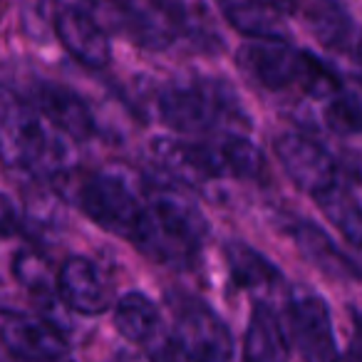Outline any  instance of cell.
I'll return each instance as SVG.
<instances>
[{"label": "cell", "instance_id": "1", "mask_svg": "<svg viewBox=\"0 0 362 362\" xmlns=\"http://www.w3.org/2000/svg\"><path fill=\"white\" fill-rule=\"evenodd\" d=\"M209 221L202 209L174 187L149 189L132 243L151 261L171 268H189L202 253Z\"/></svg>", "mask_w": 362, "mask_h": 362}, {"label": "cell", "instance_id": "2", "mask_svg": "<svg viewBox=\"0 0 362 362\" xmlns=\"http://www.w3.org/2000/svg\"><path fill=\"white\" fill-rule=\"evenodd\" d=\"M241 72L268 92L298 90L315 100H325L342 82L327 65L308 50L293 47L286 40H253L236 52Z\"/></svg>", "mask_w": 362, "mask_h": 362}, {"label": "cell", "instance_id": "3", "mask_svg": "<svg viewBox=\"0 0 362 362\" xmlns=\"http://www.w3.org/2000/svg\"><path fill=\"white\" fill-rule=\"evenodd\" d=\"M0 164L28 176L62 174V146L47 132L45 117L8 85H0Z\"/></svg>", "mask_w": 362, "mask_h": 362}, {"label": "cell", "instance_id": "4", "mask_svg": "<svg viewBox=\"0 0 362 362\" xmlns=\"http://www.w3.org/2000/svg\"><path fill=\"white\" fill-rule=\"evenodd\" d=\"M156 117L179 134L243 132L248 117L236 92L221 80L166 85L154 100Z\"/></svg>", "mask_w": 362, "mask_h": 362}, {"label": "cell", "instance_id": "5", "mask_svg": "<svg viewBox=\"0 0 362 362\" xmlns=\"http://www.w3.org/2000/svg\"><path fill=\"white\" fill-rule=\"evenodd\" d=\"M149 189L132 169H102L70 181V199L82 214L112 236L132 241Z\"/></svg>", "mask_w": 362, "mask_h": 362}, {"label": "cell", "instance_id": "6", "mask_svg": "<svg viewBox=\"0 0 362 362\" xmlns=\"http://www.w3.org/2000/svg\"><path fill=\"white\" fill-rule=\"evenodd\" d=\"M174 340L192 362H231L233 337L218 313L197 298L174 300Z\"/></svg>", "mask_w": 362, "mask_h": 362}, {"label": "cell", "instance_id": "7", "mask_svg": "<svg viewBox=\"0 0 362 362\" xmlns=\"http://www.w3.org/2000/svg\"><path fill=\"white\" fill-rule=\"evenodd\" d=\"M288 335L305 362H337V337L330 305L308 288H293L288 296Z\"/></svg>", "mask_w": 362, "mask_h": 362}, {"label": "cell", "instance_id": "8", "mask_svg": "<svg viewBox=\"0 0 362 362\" xmlns=\"http://www.w3.org/2000/svg\"><path fill=\"white\" fill-rule=\"evenodd\" d=\"M276 159L281 161L288 179L300 192L317 199L340 184V166L335 156L313 136L303 132H286L273 144Z\"/></svg>", "mask_w": 362, "mask_h": 362}, {"label": "cell", "instance_id": "9", "mask_svg": "<svg viewBox=\"0 0 362 362\" xmlns=\"http://www.w3.org/2000/svg\"><path fill=\"white\" fill-rule=\"evenodd\" d=\"M0 345L21 362H60L70 352V342L55 322L28 313L0 315Z\"/></svg>", "mask_w": 362, "mask_h": 362}, {"label": "cell", "instance_id": "10", "mask_svg": "<svg viewBox=\"0 0 362 362\" xmlns=\"http://www.w3.org/2000/svg\"><path fill=\"white\" fill-rule=\"evenodd\" d=\"M115 327L124 340L139 345L151 362H166L176 352L174 335L164 330L161 310L149 296L129 291L115 305Z\"/></svg>", "mask_w": 362, "mask_h": 362}, {"label": "cell", "instance_id": "11", "mask_svg": "<svg viewBox=\"0 0 362 362\" xmlns=\"http://www.w3.org/2000/svg\"><path fill=\"white\" fill-rule=\"evenodd\" d=\"M149 156L161 174L174 179L181 187L206 189L209 184L221 179L206 139L184 141L174 136H156L149 146Z\"/></svg>", "mask_w": 362, "mask_h": 362}, {"label": "cell", "instance_id": "12", "mask_svg": "<svg viewBox=\"0 0 362 362\" xmlns=\"http://www.w3.org/2000/svg\"><path fill=\"white\" fill-rule=\"evenodd\" d=\"M55 35L60 45L90 70H105L112 62V42L107 30L92 13L77 6H65L55 13Z\"/></svg>", "mask_w": 362, "mask_h": 362}, {"label": "cell", "instance_id": "13", "mask_svg": "<svg viewBox=\"0 0 362 362\" xmlns=\"http://www.w3.org/2000/svg\"><path fill=\"white\" fill-rule=\"evenodd\" d=\"M57 298L77 315H102L112 303L110 283L92 258L70 256L57 271Z\"/></svg>", "mask_w": 362, "mask_h": 362}, {"label": "cell", "instance_id": "14", "mask_svg": "<svg viewBox=\"0 0 362 362\" xmlns=\"http://www.w3.org/2000/svg\"><path fill=\"white\" fill-rule=\"evenodd\" d=\"M30 102L57 132H62L70 139L87 141L95 136V115H92L90 105L70 87L60 85V82L40 80L33 87Z\"/></svg>", "mask_w": 362, "mask_h": 362}, {"label": "cell", "instance_id": "15", "mask_svg": "<svg viewBox=\"0 0 362 362\" xmlns=\"http://www.w3.org/2000/svg\"><path fill=\"white\" fill-rule=\"evenodd\" d=\"M291 238L300 256L310 266H315L322 276L332 281H362V268L337 246L325 228L313 221H298L291 228Z\"/></svg>", "mask_w": 362, "mask_h": 362}, {"label": "cell", "instance_id": "16", "mask_svg": "<svg viewBox=\"0 0 362 362\" xmlns=\"http://www.w3.org/2000/svg\"><path fill=\"white\" fill-rule=\"evenodd\" d=\"M291 16H298L310 35L327 50H347L352 18L340 0H293Z\"/></svg>", "mask_w": 362, "mask_h": 362}, {"label": "cell", "instance_id": "17", "mask_svg": "<svg viewBox=\"0 0 362 362\" xmlns=\"http://www.w3.org/2000/svg\"><path fill=\"white\" fill-rule=\"evenodd\" d=\"M243 362H291V340L276 310L256 303L243 335Z\"/></svg>", "mask_w": 362, "mask_h": 362}, {"label": "cell", "instance_id": "18", "mask_svg": "<svg viewBox=\"0 0 362 362\" xmlns=\"http://www.w3.org/2000/svg\"><path fill=\"white\" fill-rule=\"evenodd\" d=\"M226 23L251 40H286V16L271 0H216Z\"/></svg>", "mask_w": 362, "mask_h": 362}, {"label": "cell", "instance_id": "19", "mask_svg": "<svg viewBox=\"0 0 362 362\" xmlns=\"http://www.w3.org/2000/svg\"><path fill=\"white\" fill-rule=\"evenodd\" d=\"M209 149L221 179L261 181L266 176V156L243 132H223L209 141Z\"/></svg>", "mask_w": 362, "mask_h": 362}, {"label": "cell", "instance_id": "20", "mask_svg": "<svg viewBox=\"0 0 362 362\" xmlns=\"http://www.w3.org/2000/svg\"><path fill=\"white\" fill-rule=\"evenodd\" d=\"M223 261H226L228 276L243 291H276L283 286V273L253 246L243 241H228L223 246Z\"/></svg>", "mask_w": 362, "mask_h": 362}, {"label": "cell", "instance_id": "21", "mask_svg": "<svg viewBox=\"0 0 362 362\" xmlns=\"http://www.w3.org/2000/svg\"><path fill=\"white\" fill-rule=\"evenodd\" d=\"M315 202L322 209V214L327 216V221L342 233V238L350 246L362 251V206L355 202L350 189L337 184L330 192L320 194Z\"/></svg>", "mask_w": 362, "mask_h": 362}, {"label": "cell", "instance_id": "22", "mask_svg": "<svg viewBox=\"0 0 362 362\" xmlns=\"http://www.w3.org/2000/svg\"><path fill=\"white\" fill-rule=\"evenodd\" d=\"M322 102V119L330 132L340 136L362 134V97L345 85L327 95Z\"/></svg>", "mask_w": 362, "mask_h": 362}, {"label": "cell", "instance_id": "23", "mask_svg": "<svg viewBox=\"0 0 362 362\" xmlns=\"http://www.w3.org/2000/svg\"><path fill=\"white\" fill-rule=\"evenodd\" d=\"M16 281L40 300L57 298V273H52L50 263L37 251H21L13 261Z\"/></svg>", "mask_w": 362, "mask_h": 362}, {"label": "cell", "instance_id": "24", "mask_svg": "<svg viewBox=\"0 0 362 362\" xmlns=\"http://www.w3.org/2000/svg\"><path fill=\"white\" fill-rule=\"evenodd\" d=\"M28 233V216L18 209L13 197L0 192V238H16Z\"/></svg>", "mask_w": 362, "mask_h": 362}, {"label": "cell", "instance_id": "25", "mask_svg": "<svg viewBox=\"0 0 362 362\" xmlns=\"http://www.w3.org/2000/svg\"><path fill=\"white\" fill-rule=\"evenodd\" d=\"M90 3L97 8V11H102L105 16H110L112 21L117 23V25H119V21H127L132 28L139 25V18L141 16H136V13L132 11L129 0H90Z\"/></svg>", "mask_w": 362, "mask_h": 362}, {"label": "cell", "instance_id": "26", "mask_svg": "<svg viewBox=\"0 0 362 362\" xmlns=\"http://www.w3.org/2000/svg\"><path fill=\"white\" fill-rule=\"evenodd\" d=\"M337 362H362V317H355V332H352L350 347H347L345 357Z\"/></svg>", "mask_w": 362, "mask_h": 362}, {"label": "cell", "instance_id": "27", "mask_svg": "<svg viewBox=\"0 0 362 362\" xmlns=\"http://www.w3.org/2000/svg\"><path fill=\"white\" fill-rule=\"evenodd\" d=\"M273 6L283 13V16H291V8H293V0H271Z\"/></svg>", "mask_w": 362, "mask_h": 362}, {"label": "cell", "instance_id": "28", "mask_svg": "<svg viewBox=\"0 0 362 362\" xmlns=\"http://www.w3.org/2000/svg\"><path fill=\"white\" fill-rule=\"evenodd\" d=\"M350 194L355 197V202L362 206V179H357V181H352V187H350Z\"/></svg>", "mask_w": 362, "mask_h": 362}, {"label": "cell", "instance_id": "29", "mask_svg": "<svg viewBox=\"0 0 362 362\" xmlns=\"http://www.w3.org/2000/svg\"><path fill=\"white\" fill-rule=\"evenodd\" d=\"M357 65H360V70H362V35H360V40H357Z\"/></svg>", "mask_w": 362, "mask_h": 362}]
</instances>
